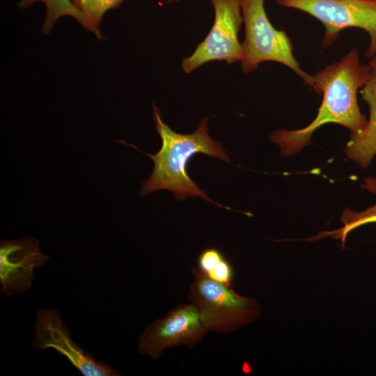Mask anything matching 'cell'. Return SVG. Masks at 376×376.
<instances>
[{
    "label": "cell",
    "mask_w": 376,
    "mask_h": 376,
    "mask_svg": "<svg viewBox=\"0 0 376 376\" xmlns=\"http://www.w3.org/2000/svg\"><path fill=\"white\" fill-rule=\"evenodd\" d=\"M371 68L360 63L358 51L351 49L340 61L327 65L311 76L309 86L323 95L315 119L306 127L295 130H279L272 133L283 156L296 154L311 143L313 132L327 123H336L359 134L367 119L359 109L357 93L368 81Z\"/></svg>",
    "instance_id": "obj_1"
},
{
    "label": "cell",
    "mask_w": 376,
    "mask_h": 376,
    "mask_svg": "<svg viewBox=\"0 0 376 376\" xmlns=\"http://www.w3.org/2000/svg\"><path fill=\"white\" fill-rule=\"evenodd\" d=\"M152 107L155 129L162 139V147L155 155L141 151L152 159L154 167L150 177L143 183L140 196L166 189L178 200H184L187 196L200 197L224 207L211 200L190 178L187 171L189 159L198 153L230 163L222 143L214 141L208 134L209 118L202 119L195 132L184 134L171 130L162 120L159 109L154 104Z\"/></svg>",
    "instance_id": "obj_2"
},
{
    "label": "cell",
    "mask_w": 376,
    "mask_h": 376,
    "mask_svg": "<svg viewBox=\"0 0 376 376\" xmlns=\"http://www.w3.org/2000/svg\"><path fill=\"white\" fill-rule=\"evenodd\" d=\"M187 297L197 308L208 331L230 333L258 318L256 301L211 279L198 266L192 267Z\"/></svg>",
    "instance_id": "obj_3"
},
{
    "label": "cell",
    "mask_w": 376,
    "mask_h": 376,
    "mask_svg": "<svg viewBox=\"0 0 376 376\" xmlns=\"http://www.w3.org/2000/svg\"><path fill=\"white\" fill-rule=\"evenodd\" d=\"M244 24V40L241 43L243 74L255 70L264 61L281 63L300 77L308 86L311 75L303 71L292 54V45L284 30H278L270 22L264 0H240Z\"/></svg>",
    "instance_id": "obj_4"
},
{
    "label": "cell",
    "mask_w": 376,
    "mask_h": 376,
    "mask_svg": "<svg viewBox=\"0 0 376 376\" xmlns=\"http://www.w3.org/2000/svg\"><path fill=\"white\" fill-rule=\"evenodd\" d=\"M283 7L303 11L324 26L323 47L331 45L344 29L354 27L366 31L370 44L367 58L376 56V0H274Z\"/></svg>",
    "instance_id": "obj_5"
},
{
    "label": "cell",
    "mask_w": 376,
    "mask_h": 376,
    "mask_svg": "<svg viewBox=\"0 0 376 376\" xmlns=\"http://www.w3.org/2000/svg\"><path fill=\"white\" fill-rule=\"evenodd\" d=\"M214 10L213 25L193 54L182 61V70L189 74L212 61L232 64L243 59L238 33L243 22L240 0H211Z\"/></svg>",
    "instance_id": "obj_6"
},
{
    "label": "cell",
    "mask_w": 376,
    "mask_h": 376,
    "mask_svg": "<svg viewBox=\"0 0 376 376\" xmlns=\"http://www.w3.org/2000/svg\"><path fill=\"white\" fill-rule=\"evenodd\" d=\"M207 331L197 308L190 302L181 304L147 325L139 336L137 350L141 354L157 359L168 348L194 347Z\"/></svg>",
    "instance_id": "obj_7"
},
{
    "label": "cell",
    "mask_w": 376,
    "mask_h": 376,
    "mask_svg": "<svg viewBox=\"0 0 376 376\" xmlns=\"http://www.w3.org/2000/svg\"><path fill=\"white\" fill-rule=\"evenodd\" d=\"M36 315L33 347L37 350L54 349L84 376L121 375L109 364L95 360L71 339L68 329L56 309L40 308Z\"/></svg>",
    "instance_id": "obj_8"
},
{
    "label": "cell",
    "mask_w": 376,
    "mask_h": 376,
    "mask_svg": "<svg viewBox=\"0 0 376 376\" xmlns=\"http://www.w3.org/2000/svg\"><path fill=\"white\" fill-rule=\"evenodd\" d=\"M48 258L39 249V242L32 237L1 240V293L10 297L29 290L34 278L33 269L43 266Z\"/></svg>",
    "instance_id": "obj_9"
},
{
    "label": "cell",
    "mask_w": 376,
    "mask_h": 376,
    "mask_svg": "<svg viewBox=\"0 0 376 376\" xmlns=\"http://www.w3.org/2000/svg\"><path fill=\"white\" fill-rule=\"evenodd\" d=\"M360 93L369 107V118L361 132L350 134L345 152L349 159L366 169L376 155V70H372Z\"/></svg>",
    "instance_id": "obj_10"
},
{
    "label": "cell",
    "mask_w": 376,
    "mask_h": 376,
    "mask_svg": "<svg viewBox=\"0 0 376 376\" xmlns=\"http://www.w3.org/2000/svg\"><path fill=\"white\" fill-rule=\"evenodd\" d=\"M361 189H366L376 196V178L368 177L363 180L361 185ZM340 219L343 226L339 229L331 231H324L317 236L307 239L308 241L317 240L327 237L345 243L347 234L352 230L364 224L376 222V203L361 212L353 211L349 208L344 210Z\"/></svg>",
    "instance_id": "obj_11"
},
{
    "label": "cell",
    "mask_w": 376,
    "mask_h": 376,
    "mask_svg": "<svg viewBox=\"0 0 376 376\" xmlns=\"http://www.w3.org/2000/svg\"><path fill=\"white\" fill-rule=\"evenodd\" d=\"M37 2L43 3L46 8V16L42 29L43 33H49L56 21L63 16L72 17L84 26L85 17L71 0H20L17 7L25 9Z\"/></svg>",
    "instance_id": "obj_12"
},
{
    "label": "cell",
    "mask_w": 376,
    "mask_h": 376,
    "mask_svg": "<svg viewBox=\"0 0 376 376\" xmlns=\"http://www.w3.org/2000/svg\"><path fill=\"white\" fill-rule=\"evenodd\" d=\"M85 17L84 29L101 38L100 25L107 11L120 6L125 0H71ZM167 3L180 0H165Z\"/></svg>",
    "instance_id": "obj_13"
},
{
    "label": "cell",
    "mask_w": 376,
    "mask_h": 376,
    "mask_svg": "<svg viewBox=\"0 0 376 376\" xmlns=\"http://www.w3.org/2000/svg\"><path fill=\"white\" fill-rule=\"evenodd\" d=\"M198 267L211 279L231 286L233 278L232 267L217 249L210 247L201 252Z\"/></svg>",
    "instance_id": "obj_14"
},
{
    "label": "cell",
    "mask_w": 376,
    "mask_h": 376,
    "mask_svg": "<svg viewBox=\"0 0 376 376\" xmlns=\"http://www.w3.org/2000/svg\"><path fill=\"white\" fill-rule=\"evenodd\" d=\"M368 65L371 68L372 70H376V56L370 58L368 62Z\"/></svg>",
    "instance_id": "obj_15"
}]
</instances>
